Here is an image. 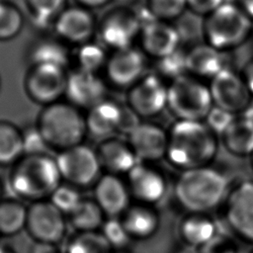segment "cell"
Wrapping results in <instances>:
<instances>
[{
    "mask_svg": "<svg viewBox=\"0 0 253 253\" xmlns=\"http://www.w3.org/2000/svg\"><path fill=\"white\" fill-rule=\"evenodd\" d=\"M167 134L165 157L183 171L208 166L217 153L216 134L203 121L177 120Z\"/></svg>",
    "mask_w": 253,
    "mask_h": 253,
    "instance_id": "1",
    "label": "cell"
},
{
    "mask_svg": "<svg viewBox=\"0 0 253 253\" xmlns=\"http://www.w3.org/2000/svg\"><path fill=\"white\" fill-rule=\"evenodd\" d=\"M229 181L209 166L183 171L176 180L174 195L189 212H208L222 203L229 192Z\"/></svg>",
    "mask_w": 253,
    "mask_h": 253,
    "instance_id": "2",
    "label": "cell"
},
{
    "mask_svg": "<svg viewBox=\"0 0 253 253\" xmlns=\"http://www.w3.org/2000/svg\"><path fill=\"white\" fill-rule=\"evenodd\" d=\"M61 180L55 158L47 153L24 155L10 172L9 186L18 198L34 203L49 198Z\"/></svg>",
    "mask_w": 253,
    "mask_h": 253,
    "instance_id": "3",
    "label": "cell"
},
{
    "mask_svg": "<svg viewBox=\"0 0 253 253\" xmlns=\"http://www.w3.org/2000/svg\"><path fill=\"white\" fill-rule=\"evenodd\" d=\"M253 32V20L235 2H226L203 18L204 42L227 52L245 43Z\"/></svg>",
    "mask_w": 253,
    "mask_h": 253,
    "instance_id": "4",
    "label": "cell"
},
{
    "mask_svg": "<svg viewBox=\"0 0 253 253\" xmlns=\"http://www.w3.org/2000/svg\"><path fill=\"white\" fill-rule=\"evenodd\" d=\"M48 147L61 150L81 144L88 132L86 118L69 102L58 101L45 106L37 126Z\"/></svg>",
    "mask_w": 253,
    "mask_h": 253,
    "instance_id": "5",
    "label": "cell"
},
{
    "mask_svg": "<svg viewBox=\"0 0 253 253\" xmlns=\"http://www.w3.org/2000/svg\"><path fill=\"white\" fill-rule=\"evenodd\" d=\"M213 103L209 85L188 73L168 84L167 108L178 120L204 121Z\"/></svg>",
    "mask_w": 253,
    "mask_h": 253,
    "instance_id": "6",
    "label": "cell"
},
{
    "mask_svg": "<svg viewBox=\"0 0 253 253\" xmlns=\"http://www.w3.org/2000/svg\"><path fill=\"white\" fill-rule=\"evenodd\" d=\"M62 180L71 186L85 187L100 178L101 163L95 150L84 144L59 151L55 157Z\"/></svg>",
    "mask_w": 253,
    "mask_h": 253,
    "instance_id": "7",
    "label": "cell"
},
{
    "mask_svg": "<svg viewBox=\"0 0 253 253\" xmlns=\"http://www.w3.org/2000/svg\"><path fill=\"white\" fill-rule=\"evenodd\" d=\"M224 218L231 231L253 244V180L232 187L223 203Z\"/></svg>",
    "mask_w": 253,
    "mask_h": 253,
    "instance_id": "8",
    "label": "cell"
},
{
    "mask_svg": "<svg viewBox=\"0 0 253 253\" xmlns=\"http://www.w3.org/2000/svg\"><path fill=\"white\" fill-rule=\"evenodd\" d=\"M213 106L221 108L233 115L242 114L253 101L240 72L226 67L210 80Z\"/></svg>",
    "mask_w": 253,
    "mask_h": 253,
    "instance_id": "9",
    "label": "cell"
},
{
    "mask_svg": "<svg viewBox=\"0 0 253 253\" xmlns=\"http://www.w3.org/2000/svg\"><path fill=\"white\" fill-rule=\"evenodd\" d=\"M168 84L157 73H146L127 90V106L139 118H152L167 108Z\"/></svg>",
    "mask_w": 253,
    "mask_h": 253,
    "instance_id": "10",
    "label": "cell"
},
{
    "mask_svg": "<svg viewBox=\"0 0 253 253\" xmlns=\"http://www.w3.org/2000/svg\"><path fill=\"white\" fill-rule=\"evenodd\" d=\"M64 215L50 201L34 202L28 208L26 230L36 242L56 244L66 232Z\"/></svg>",
    "mask_w": 253,
    "mask_h": 253,
    "instance_id": "11",
    "label": "cell"
},
{
    "mask_svg": "<svg viewBox=\"0 0 253 253\" xmlns=\"http://www.w3.org/2000/svg\"><path fill=\"white\" fill-rule=\"evenodd\" d=\"M68 73L66 69L51 65H31L26 76L28 96L36 103L48 106L65 96Z\"/></svg>",
    "mask_w": 253,
    "mask_h": 253,
    "instance_id": "12",
    "label": "cell"
},
{
    "mask_svg": "<svg viewBox=\"0 0 253 253\" xmlns=\"http://www.w3.org/2000/svg\"><path fill=\"white\" fill-rule=\"evenodd\" d=\"M141 26L136 12L121 9L108 14L98 25L97 33L102 44L114 51L133 46Z\"/></svg>",
    "mask_w": 253,
    "mask_h": 253,
    "instance_id": "13",
    "label": "cell"
},
{
    "mask_svg": "<svg viewBox=\"0 0 253 253\" xmlns=\"http://www.w3.org/2000/svg\"><path fill=\"white\" fill-rule=\"evenodd\" d=\"M145 56L134 46L112 51L104 68L107 81L114 87L128 90L146 74Z\"/></svg>",
    "mask_w": 253,
    "mask_h": 253,
    "instance_id": "14",
    "label": "cell"
},
{
    "mask_svg": "<svg viewBox=\"0 0 253 253\" xmlns=\"http://www.w3.org/2000/svg\"><path fill=\"white\" fill-rule=\"evenodd\" d=\"M53 27L59 40L78 46L91 42L98 31L91 10L80 5L66 7L55 19Z\"/></svg>",
    "mask_w": 253,
    "mask_h": 253,
    "instance_id": "15",
    "label": "cell"
},
{
    "mask_svg": "<svg viewBox=\"0 0 253 253\" xmlns=\"http://www.w3.org/2000/svg\"><path fill=\"white\" fill-rule=\"evenodd\" d=\"M107 83L98 74L76 68L68 73L65 97L78 109L90 110L106 100Z\"/></svg>",
    "mask_w": 253,
    "mask_h": 253,
    "instance_id": "16",
    "label": "cell"
},
{
    "mask_svg": "<svg viewBox=\"0 0 253 253\" xmlns=\"http://www.w3.org/2000/svg\"><path fill=\"white\" fill-rule=\"evenodd\" d=\"M140 49L146 56L159 60L180 48L181 37L171 22L152 19L144 23L139 34Z\"/></svg>",
    "mask_w": 253,
    "mask_h": 253,
    "instance_id": "17",
    "label": "cell"
},
{
    "mask_svg": "<svg viewBox=\"0 0 253 253\" xmlns=\"http://www.w3.org/2000/svg\"><path fill=\"white\" fill-rule=\"evenodd\" d=\"M126 185L138 203L148 206L159 203L167 192L164 175L144 162H138L127 173Z\"/></svg>",
    "mask_w": 253,
    "mask_h": 253,
    "instance_id": "18",
    "label": "cell"
},
{
    "mask_svg": "<svg viewBox=\"0 0 253 253\" xmlns=\"http://www.w3.org/2000/svg\"><path fill=\"white\" fill-rule=\"evenodd\" d=\"M167 131L158 125L142 122L127 136L139 162L157 161L166 155Z\"/></svg>",
    "mask_w": 253,
    "mask_h": 253,
    "instance_id": "19",
    "label": "cell"
},
{
    "mask_svg": "<svg viewBox=\"0 0 253 253\" xmlns=\"http://www.w3.org/2000/svg\"><path fill=\"white\" fill-rule=\"evenodd\" d=\"M130 193L118 175L106 174L95 183L94 200L105 214L111 217L121 216L129 207Z\"/></svg>",
    "mask_w": 253,
    "mask_h": 253,
    "instance_id": "20",
    "label": "cell"
},
{
    "mask_svg": "<svg viewBox=\"0 0 253 253\" xmlns=\"http://www.w3.org/2000/svg\"><path fill=\"white\" fill-rule=\"evenodd\" d=\"M226 52L220 51L204 42L193 45L186 50L187 73L201 80L211 79L226 65Z\"/></svg>",
    "mask_w": 253,
    "mask_h": 253,
    "instance_id": "21",
    "label": "cell"
},
{
    "mask_svg": "<svg viewBox=\"0 0 253 253\" xmlns=\"http://www.w3.org/2000/svg\"><path fill=\"white\" fill-rule=\"evenodd\" d=\"M96 152L101 166L115 175L127 174L139 162L127 139L106 138Z\"/></svg>",
    "mask_w": 253,
    "mask_h": 253,
    "instance_id": "22",
    "label": "cell"
},
{
    "mask_svg": "<svg viewBox=\"0 0 253 253\" xmlns=\"http://www.w3.org/2000/svg\"><path fill=\"white\" fill-rule=\"evenodd\" d=\"M219 232L218 224L206 212H189L179 224V234L187 246L202 248Z\"/></svg>",
    "mask_w": 253,
    "mask_h": 253,
    "instance_id": "23",
    "label": "cell"
},
{
    "mask_svg": "<svg viewBox=\"0 0 253 253\" xmlns=\"http://www.w3.org/2000/svg\"><path fill=\"white\" fill-rule=\"evenodd\" d=\"M123 106L106 99L88 111L86 118L87 130L92 135L100 138H109L118 133Z\"/></svg>",
    "mask_w": 253,
    "mask_h": 253,
    "instance_id": "24",
    "label": "cell"
},
{
    "mask_svg": "<svg viewBox=\"0 0 253 253\" xmlns=\"http://www.w3.org/2000/svg\"><path fill=\"white\" fill-rule=\"evenodd\" d=\"M127 233L131 238L146 239L152 236L158 229L159 217L151 206L138 203L129 206L121 215Z\"/></svg>",
    "mask_w": 253,
    "mask_h": 253,
    "instance_id": "25",
    "label": "cell"
},
{
    "mask_svg": "<svg viewBox=\"0 0 253 253\" xmlns=\"http://www.w3.org/2000/svg\"><path fill=\"white\" fill-rule=\"evenodd\" d=\"M225 149L235 156H251L253 153V121L244 117H235L230 126L221 134Z\"/></svg>",
    "mask_w": 253,
    "mask_h": 253,
    "instance_id": "26",
    "label": "cell"
},
{
    "mask_svg": "<svg viewBox=\"0 0 253 253\" xmlns=\"http://www.w3.org/2000/svg\"><path fill=\"white\" fill-rule=\"evenodd\" d=\"M32 65H51L66 69L71 54L65 42L56 39H44L38 42L31 50Z\"/></svg>",
    "mask_w": 253,
    "mask_h": 253,
    "instance_id": "27",
    "label": "cell"
},
{
    "mask_svg": "<svg viewBox=\"0 0 253 253\" xmlns=\"http://www.w3.org/2000/svg\"><path fill=\"white\" fill-rule=\"evenodd\" d=\"M23 156V131L10 122L0 121V165H14Z\"/></svg>",
    "mask_w": 253,
    "mask_h": 253,
    "instance_id": "28",
    "label": "cell"
},
{
    "mask_svg": "<svg viewBox=\"0 0 253 253\" xmlns=\"http://www.w3.org/2000/svg\"><path fill=\"white\" fill-rule=\"evenodd\" d=\"M104 211L95 200L82 199L77 208L68 214L70 224L77 232L97 231L102 227Z\"/></svg>",
    "mask_w": 253,
    "mask_h": 253,
    "instance_id": "29",
    "label": "cell"
},
{
    "mask_svg": "<svg viewBox=\"0 0 253 253\" xmlns=\"http://www.w3.org/2000/svg\"><path fill=\"white\" fill-rule=\"evenodd\" d=\"M28 208L18 200L0 201V234L11 236L26 228Z\"/></svg>",
    "mask_w": 253,
    "mask_h": 253,
    "instance_id": "30",
    "label": "cell"
},
{
    "mask_svg": "<svg viewBox=\"0 0 253 253\" xmlns=\"http://www.w3.org/2000/svg\"><path fill=\"white\" fill-rule=\"evenodd\" d=\"M108 56L103 44L91 41L78 46L75 60L78 69L98 73L101 69L104 70Z\"/></svg>",
    "mask_w": 253,
    "mask_h": 253,
    "instance_id": "31",
    "label": "cell"
},
{
    "mask_svg": "<svg viewBox=\"0 0 253 253\" xmlns=\"http://www.w3.org/2000/svg\"><path fill=\"white\" fill-rule=\"evenodd\" d=\"M112 247L98 231L77 232L68 242L66 253H110Z\"/></svg>",
    "mask_w": 253,
    "mask_h": 253,
    "instance_id": "32",
    "label": "cell"
},
{
    "mask_svg": "<svg viewBox=\"0 0 253 253\" xmlns=\"http://www.w3.org/2000/svg\"><path fill=\"white\" fill-rule=\"evenodd\" d=\"M24 26L20 9L9 0H0V41H9L19 35Z\"/></svg>",
    "mask_w": 253,
    "mask_h": 253,
    "instance_id": "33",
    "label": "cell"
},
{
    "mask_svg": "<svg viewBox=\"0 0 253 253\" xmlns=\"http://www.w3.org/2000/svg\"><path fill=\"white\" fill-rule=\"evenodd\" d=\"M67 0H27L32 16L37 25L53 24L55 19L67 7Z\"/></svg>",
    "mask_w": 253,
    "mask_h": 253,
    "instance_id": "34",
    "label": "cell"
},
{
    "mask_svg": "<svg viewBox=\"0 0 253 253\" xmlns=\"http://www.w3.org/2000/svg\"><path fill=\"white\" fill-rule=\"evenodd\" d=\"M145 8L154 19L172 22L185 14L187 2L186 0H146Z\"/></svg>",
    "mask_w": 253,
    "mask_h": 253,
    "instance_id": "35",
    "label": "cell"
},
{
    "mask_svg": "<svg viewBox=\"0 0 253 253\" xmlns=\"http://www.w3.org/2000/svg\"><path fill=\"white\" fill-rule=\"evenodd\" d=\"M157 74L163 79L166 77L172 81L187 73L186 51H183L180 47L168 56L157 60Z\"/></svg>",
    "mask_w": 253,
    "mask_h": 253,
    "instance_id": "36",
    "label": "cell"
},
{
    "mask_svg": "<svg viewBox=\"0 0 253 253\" xmlns=\"http://www.w3.org/2000/svg\"><path fill=\"white\" fill-rule=\"evenodd\" d=\"M101 233L112 249L116 250L125 249L131 239L121 218L119 219L117 217H111L106 220L101 227Z\"/></svg>",
    "mask_w": 253,
    "mask_h": 253,
    "instance_id": "37",
    "label": "cell"
},
{
    "mask_svg": "<svg viewBox=\"0 0 253 253\" xmlns=\"http://www.w3.org/2000/svg\"><path fill=\"white\" fill-rule=\"evenodd\" d=\"M49 201L64 214H70L80 204L82 198L71 185H60L49 197Z\"/></svg>",
    "mask_w": 253,
    "mask_h": 253,
    "instance_id": "38",
    "label": "cell"
},
{
    "mask_svg": "<svg viewBox=\"0 0 253 253\" xmlns=\"http://www.w3.org/2000/svg\"><path fill=\"white\" fill-rule=\"evenodd\" d=\"M235 115L218 108L216 106H212L206 119L204 120L206 125L216 134L221 135L226 128L230 126V124L235 119Z\"/></svg>",
    "mask_w": 253,
    "mask_h": 253,
    "instance_id": "39",
    "label": "cell"
},
{
    "mask_svg": "<svg viewBox=\"0 0 253 253\" xmlns=\"http://www.w3.org/2000/svg\"><path fill=\"white\" fill-rule=\"evenodd\" d=\"M24 155L44 154L47 152L48 145L37 126L23 131Z\"/></svg>",
    "mask_w": 253,
    "mask_h": 253,
    "instance_id": "40",
    "label": "cell"
},
{
    "mask_svg": "<svg viewBox=\"0 0 253 253\" xmlns=\"http://www.w3.org/2000/svg\"><path fill=\"white\" fill-rule=\"evenodd\" d=\"M200 253H244L237 243L225 234L218 233L205 246L200 248Z\"/></svg>",
    "mask_w": 253,
    "mask_h": 253,
    "instance_id": "41",
    "label": "cell"
},
{
    "mask_svg": "<svg viewBox=\"0 0 253 253\" xmlns=\"http://www.w3.org/2000/svg\"><path fill=\"white\" fill-rule=\"evenodd\" d=\"M187 10L197 17L205 18L215 9L226 3V0H186Z\"/></svg>",
    "mask_w": 253,
    "mask_h": 253,
    "instance_id": "42",
    "label": "cell"
},
{
    "mask_svg": "<svg viewBox=\"0 0 253 253\" xmlns=\"http://www.w3.org/2000/svg\"><path fill=\"white\" fill-rule=\"evenodd\" d=\"M140 118L127 105L123 106L118 133H120L121 135H126L127 137L140 125Z\"/></svg>",
    "mask_w": 253,
    "mask_h": 253,
    "instance_id": "43",
    "label": "cell"
},
{
    "mask_svg": "<svg viewBox=\"0 0 253 253\" xmlns=\"http://www.w3.org/2000/svg\"><path fill=\"white\" fill-rule=\"evenodd\" d=\"M251 95L253 96V57L249 59L243 66L242 71L240 72Z\"/></svg>",
    "mask_w": 253,
    "mask_h": 253,
    "instance_id": "44",
    "label": "cell"
},
{
    "mask_svg": "<svg viewBox=\"0 0 253 253\" xmlns=\"http://www.w3.org/2000/svg\"><path fill=\"white\" fill-rule=\"evenodd\" d=\"M31 253H59L55 244L36 242V245L32 247Z\"/></svg>",
    "mask_w": 253,
    "mask_h": 253,
    "instance_id": "45",
    "label": "cell"
},
{
    "mask_svg": "<svg viewBox=\"0 0 253 253\" xmlns=\"http://www.w3.org/2000/svg\"><path fill=\"white\" fill-rule=\"evenodd\" d=\"M114 0H76L77 5L83 6L87 9H95L108 5Z\"/></svg>",
    "mask_w": 253,
    "mask_h": 253,
    "instance_id": "46",
    "label": "cell"
},
{
    "mask_svg": "<svg viewBox=\"0 0 253 253\" xmlns=\"http://www.w3.org/2000/svg\"><path fill=\"white\" fill-rule=\"evenodd\" d=\"M236 4H238L243 11L253 20V0H236Z\"/></svg>",
    "mask_w": 253,
    "mask_h": 253,
    "instance_id": "47",
    "label": "cell"
},
{
    "mask_svg": "<svg viewBox=\"0 0 253 253\" xmlns=\"http://www.w3.org/2000/svg\"><path fill=\"white\" fill-rule=\"evenodd\" d=\"M177 253H200V249L186 245V247H183Z\"/></svg>",
    "mask_w": 253,
    "mask_h": 253,
    "instance_id": "48",
    "label": "cell"
},
{
    "mask_svg": "<svg viewBox=\"0 0 253 253\" xmlns=\"http://www.w3.org/2000/svg\"><path fill=\"white\" fill-rule=\"evenodd\" d=\"M0 253H14L12 250L8 249V248H5V247H2L0 246Z\"/></svg>",
    "mask_w": 253,
    "mask_h": 253,
    "instance_id": "49",
    "label": "cell"
},
{
    "mask_svg": "<svg viewBox=\"0 0 253 253\" xmlns=\"http://www.w3.org/2000/svg\"><path fill=\"white\" fill-rule=\"evenodd\" d=\"M110 253H128L127 251H126L125 249H122V250H116V249H112L110 251Z\"/></svg>",
    "mask_w": 253,
    "mask_h": 253,
    "instance_id": "50",
    "label": "cell"
},
{
    "mask_svg": "<svg viewBox=\"0 0 253 253\" xmlns=\"http://www.w3.org/2000/svg\"><path fill=\"white\" fill-rule=\"evenodd\" d=\"M1 195H2V186H1V182H0V201H1Z\"/></svg>",
    "mask_w": 253,
    "mask_h": 253,
    "instance_id": "51",
    "label": "cell"
},
{
    "mask_svg": "<svg viewBox=\"0 0 253 253\" xmlns=\"http://www.w3.org/2000/svg\"><path fill=\"white\" fill-rule=\"evenodd\" d=\"M250 157H251V164H252V168H253V153H252V155Z\"/></svg>",
    "mask_w": 253,
    "mask_h": 253,
    "instance_id": "52",
    "label": "cell"
},
{
    "mask_svg": "<svg viewBox=\"0 0 253 253\" xmlns=\"http://www.w3.org/2000/svg\"><path fill=\"white\" fill-rule=\"evenodd\" d=\"M248 253H253V249H252L250 252H248Z\"/></svg>",
    "mask_w": 253,
    "mask_h": 253,
    "instance_id": "53",
    "label": "cell"
}]
</instances>
